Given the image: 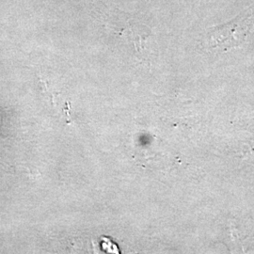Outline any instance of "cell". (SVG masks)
<instances>
[{"instance_id": "obj_1", "label": "cell", "mask_w": 254, "mask_h": 254, "mask_svg": "<svg viewBox=\"0 0 254 254\" xmlns=\"http://www.w3.org/2000/svg\"><path fill=\"white\" fill-rule=\"evenodd\" d=\"M254 31V7H252L234 20L210 29L207 41L211 47L224 50L241 45Z\"/></svg>"}]
</instances>
